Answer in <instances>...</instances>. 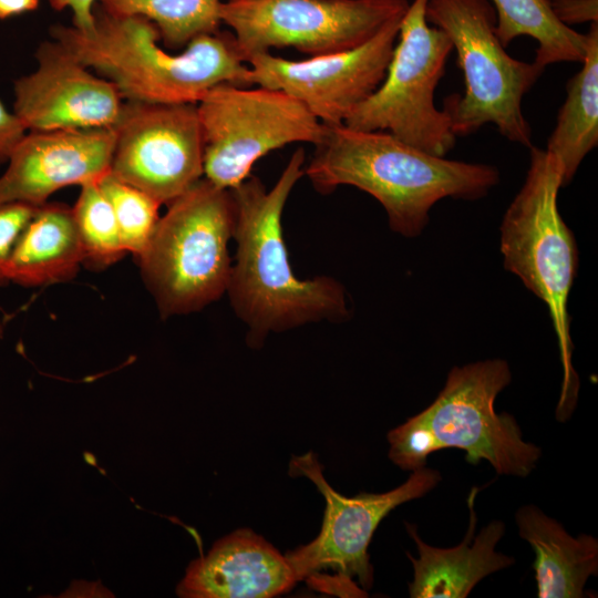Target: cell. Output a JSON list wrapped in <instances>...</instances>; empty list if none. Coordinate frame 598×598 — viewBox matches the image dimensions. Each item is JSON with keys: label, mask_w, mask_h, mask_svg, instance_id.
<instances>
[{"label": "cell", "mask_w": 598, "mask_h": 598, "mask_svg": "<svg viewBox=\"0 0 598 598\" xmlns=\"http://www.w3.org/2000/svg\"><path fill=\"white\" fill-rule=\"evenodd\" d=\"M496 13V35L506 48L520 35L537 41L535 62L545 68L557 62H581L587 34L561 23L549 0H491Z\"/></svg>", "instance_id": "cell-21"}, {"label": "cell", "mask_w": 598, "mask_h": 598, "mask_svg": "<svg viewBox=\"0 0 598 598\" xmlns=\"http://www.w3.org/2000/svg\"><path fill=\"white\" fill-rule=\"evenodd\" d=\"M582 66L567 83L546 151L560 164L561 187L574 178L586 155L598 144V23L590 24Z\"/></svg>", "instance_id": "cell-20"}, {"label": "cell", "mask_w": 598, "mask_h": 598, "mask_svg": "<svg viewBox=\"0 0 598 598\" xmlns=\"http://www.w3.org/2000/svg\"><path fill=\"white\" fill-rule=\"evenodd\" d=\"M297 578L285 555L248 528L217 540L190 563L177 595L184 598H269L289 591Z\"/></svg>", "instance_id": "cell-16"}, {"label": "cell", "mask_w": 598, "mask_h": 598, "mask_svg": "<svg viewBox=\"0 0 598 598\" xmlns=\"http://www.w3.org/2000/svg\"><path fill=\"white\" fill-rule=\"evenodd\" d=\"M303 173L323 194L340 185L370 194L383 206L390 228L408 238L423 231L439 200L480 199L499 182L492 165L446 159L388 132L344 124L327 125Z\"/></svg>", "instance_id": "cell-2"}, {"label": "cell", "mask_w": 598, "mask_h": 598, "mask_svg": "<svg viewBox=\"0 0 598 598\" xmlns=\"http://www.w3.org/2000/svg\"><path fill=\"white\" fill-rule=\"evenodd\" d=\"M425 17L448 35L464 74V94L448 96L443 109L453 133L466 136L489 123L511 142L530 147L522 101L544 68L506 53L488 0H427Z\"/></svg>", "instance_id": "cell-6"}, {"label": "cell", "mask_w": 598, "mask_h": 598, "mask_svg": "<svg viewBox=\"0 0 598 598\" xmlns=\"http://www.w3.org/2000/svg\"><path fill=\"white\" fill-rule=\"evenodd\" d=\"M427 0H413L403 14L385 75L343 124L359 131H383L436 156H445L456 135L444 110L435 106V89L453 50L448 35L429 25Z\"/></svg>", "instance_id": "cell-8"}, {"label": "cell", "mask_w": 598, "mask_h": 598, "mask_svg": "<svg viewBox=\"0 0 598 598\" xmlns=\"http://www.w3.org/2000/svg\"><path fill=\"white\" fill-rule=\"evenodd\" d=\"M138 257L146 286L164 317L185 315L227 290L235 205L230 189L200 178L168 205Z\"/></svg>", "instance_id": "cell-5"}, {"label": "cell", "mask_w": 598, "mask_h": 598, "mask_svg": "<svg viewBox=\"0 0 598 598\" xmlns=\"http://www.w3.org/2000/svg\"><path fill=\"white\" fill-rule=\"evenodd\" d=\"M556 18L565 25L597 22L598 0H549Z\"/></svg>", "instance_id": "cell-27"}, {"label": "cell", "mask_w": 598, "mask_h": 598, "mask_svg": "<svg viewBox=\"0 0 598 598\" xmlns=\"http://www.w3.org/2000/svg\"><path fill=\"white\" fill-rule=\"evenodd\" d=\"M389 458L401 470L415 471L426 465L427 457L442 450L424 412L410 417L388 433Z\"/></svg>", "instance_id": "cell-25"}, {"label": "cell", "mask_w": 598, "mask_h": 598, "mask_svg": "<svg viewBox=\"0 0 598 598\" xmlns=\"http://www.w3.org/2000/svg\"><path fill=\"white\" fill-rule=\"evenodd\" d=\"M97 182L81 186L72 212L82 244L83 264L101 269L118 261L126 250L113 208Z\"/></svg>", "instance_id": "cell-23"}, {"label": "cell", "mask_w": 598, "mask_h": 598, "mask_svg": "<svg viewBox=\"0 0 598 598\" xmlns=\"http://www.w3.org/2000/svg\"><path fill=\"white\" fill-rule=\"evenodd\" d=\"M519 536L535 551L533 568L539 598H582L590 576L598 575V540L569 535L563 525L535 505L515 514Z\"/></svg>", "instance_id": "cell-18"}, {"label": "cell", "mask_w": 598, "mask_h": 598, "mask_svg": "<svg viewBox=\"0 0 598 598\" xmlns=\"http://www.w3.org/2000/svg\"><path fill=\"white\" fill-rule=\"evenodd\" d=\"M51 34L128 102L197 104L220 83L250 85L249 66L231 32L200 34L182 53L171 54L158 47L161 35L153 22L112 14L96 3L91 29L55 25Z\"/></svg>", "instance_id": "cell-3"}, {"label": "cell", "mask_w": 598, "mask_h": 598, "mask_svg": "<svg viewBox=\"0 0 598 598\" xmlns=\"http://www.w3.org/2000/svg\"><path fill=\"white\" fill-rule=\"evenodd\" d=\"M40 206L19 202L0 205V285L8 282L6 271L13 248Z\"/></svg>", "instance_id": "cell-26"}, {"label": "cell", "mask_w": 598, "mask_h": 598, "mask_svg": "<svg viewBox=\"0 0 598 598\" xmlns=\"http://www.w3.org/2000/svg\"><path fill=\"white\" fill-rule=\"evenodd\" d=\"M511 380L508 363L502 359L454 367L423 412L442 448L463 450L471 464L487 461L499 475L526 477L542 450L524 441L515 417L498 414L494 405Z\"/></svg>", "instance_id": "cell-11"}, {"label": "cell", "mask_w": 598, "mask_h": 598, "mask_svg": "<svg viewBox=\"0 0 598 598\" xmlns=\"http://www.w3.org/2000/svg\"><path fill=\"white\" fill-rule=\"evenodd\" d=\"M305 151L297 148L272 188L248 176L230 189L235 205V264L226 292L237 317L248 327L247 343L260 347L270 332L350 317L343 286L328 276L298 278L289 260L282 213L303 175Z\"/></svg>", "instance_id": "cell-1"}, {"label": "cell", "mask_w": 598, "mask_h": 598, "mask_svg": "<svg viewBox=\"0 0 598 598\" xmlns=\"http://www.w3.org/2000/svg\"><path fill=\"white\" fill-rule=\"evenodd\" d=\"M97 183L113 208L126 252L130 251L138 258L158 223L161 204L110 172Z\"/></svg>", "instance_id": "cell-24"}, {"label": "cell", "mask_w": 598, "mask_h": 598, "mask_svg": "<svg viewBox=\"0 0 598 598\" xmlns=\"http://www.w3.org/2000/svg\"><path fill=\"white\" fill-rule=\"evenodd\" d=\"M110 173L168 205L204 175L197 104H123Z\"/></svg>", "instance_id": "cell-12"}, {"label": "cell", "mask_w": 598, "mask_h": 598, "mask_svg": "<svg viewBox=\"0 0 598 598\" xmlns=\"http://www.w3.org/2000/svg\"><path fill=\"white\" fill-rule=\"evenodd\" d=\"M406 0H227L221 23L245 60L270 49L310 56L354 49L409 8ZM247 63V62H246Z\"/></svg>", "instance_id": "cell-10"}, {"label": "cell", "mask_w": 598, "mask_h": 598, "mask_svg": "<svg viewBox=\"0 0 598 598\" xmlns=\"http://www.w3.org/2000/svg\"><path fill=\"white\" fill-rule=\"evenodd\" d=\"M525 182L506 209L501 225V252L506 270L548 308L563 367L556 419L567 421L576 405L579 378L573 367L568 298L577 276L578 248L557 205L561 187L558 159L530 146Z\"/></svg>", "instance_id": "cell-4"}, {"label": "cell", "mask_w": 598, "mask_h": 598, "mask_svg": "<svg viewBox=\"0 0 598 598\" xmlns=\"http://www.w3.org/2000/svg\"><path fill=\"white\" fill-rule=\"evenodd\" d=\"M468 495V530L461 544L452 548H439L424 543L414 524L405 523L414 540L419 557L406 556L413 566V580L409 584L412 598H464L486 576L515 564L511 556L496 551V545L505 534V524L493 520L474 537L476 516L474 496Z\"/></svg>", "instance_id": "cell-17"}, {"label": "cell", "mask_w": 598, "mask_h": 598, "mask_svg": "<svg viewBox=\"0 0 598 598\" xmlns=\"http://www.w3.org/2000/svg\"><path fill=\"white\" fill-rule=\"evenodd\" d=\"M0 334H1V324H0Z\"/></svg>", "instance_id": "cell-31"}, {"label": "cell", "mask_w": 598, "mask_h": 598, "mask_svg": "<svg viewBox=\"0 0 598 598\" xmlns=\"http://www.w3.org/2000/svg\"><path fill=\"white\" fill-rule=\"evenodd\" d=\"M403 16L384 24L363 44L292 61L270 52L247 59L249 83L280 90L302 103L321 123L343 124L351 111L382 82Z\"/></svg>", "instance_id": "cell-13"}, {"label": "cell", "mask_w": 598, "mask_h": 598, "mask_svg": "<svg viewBox=\"0 0 598 598\" xmlns=\"http://www.w3.org/2000/svg\"><path fill=\"white\" fill-rule=\"evenodd\" d=\"M289 474L309 478L324 497L326 509L319 535L285 556L297 580L344 597H364L373 584L368 548L381 520L399 505L427 494L442 478L424 466L389 492L348 497L328 484L312 452L292 456Z\"/></svg>", "instance_id": "cell-7"}, {"label": "cell", "mask_w": 598, "mask_h": 598, "mask_svg": "<svg viewBox=\"0 0 598 598\" xmlns=\"http://www.w3.org/2000/svg\"><path fill=\"white\" fill-rule=\"evenodd\" d=\"M83 250L72 208L41 205L20 235L7 266V280L25 287L72 279Z\"/></svg>", "instance_id": "cell-19"}, {"label": "cell", "mask_w": 598, "mask_h": 598, "mask_svg": "<svg viewBox=\"0 0 598 598\" xmlns=\"http://www.w3.org/2000/svg\"><path fill=\"white\" fill-rule=\"evenodd\" d=\"M55 10L70 9L73 25L80 30H89L94 23V8L99 0H48Z\"/></svg>", "instance_id": "cell-29"}, {"label": "cell", "mask_w": 598, "mask_h": 598, "mask_svg": "<svg viewBox=\"0 0 598 598\" xmlns=\"http://www.w3.org/2000/svg\"><path fill=\"white\" fill-rule=\"evenodd\" d=\"M38 68L14 82V114L31 132L114 127L123 104L110 81L58 42L43 43Z\"/></svg>", "instance_id": "cell-14"}, {"label": "cell", "mask_w": 598, "mask_h": 598, "mask_svg": "<svg viewBox=\"0 0 598 598\" xmlns=\"http://www.w3.org/2000/svg\"><path fill=\"white\" fill-rule=\"evenodd\" d=\"M107 12L140 16L155 24L169 48H182L194 38L214 33L221 24L220 0H99Z\"/></svg>", "instance_id": "cell-22"}, {"label": "cell", "mask_w": 598, "mask_h": 598, "mask_svg": "<svg viewBox=\"0 0 598 598\" xmlns=\"http://www.w3.org/2000/svg\"><path fill=\"white\" fill-rule=\"evenodd\" d=\"M197 112L205 178L224 189L241 184L271 151L291 143L318 145L327 132L298 100L264 86L220 83L200 99Z\"/></svg>", "instance_id": "cell-9"}, {"label": "cell", "mask_w": 598, "mask_h": 598, "mask_svg": "<svg viewBox=\"0 0 598 598\" xmlns=\"http://www.w3.org/2000/svg\"><path fill=\"white\" fill-rule=\"evenodd\" d=\"M113 127L31 132L10 154L0 176V205H43L54 192L97 182L110 172Z\"/></svg>", "instance_id": "cell-15"}, {"label": "cell", "mask_w": 598, "mask_h": 598, "mask_svg": "<svg viewBox=\"0 0 598 598\" xmlns=\"http://www.w3.org/2000/svg\"><path fill=\"white\" fill-rule=\"evenodd\" d=\"M39 0H0V19H8L38 8Z\"/></svg>", "instance_id": "cell-30"}, {"label": "cell", "mask_w": 598, "mask_h": 598, "mask_svg": "<svg viewBox=\"0 0 598 598\" xmlns=\"http://www.w3.org/2000/svg\"><path fill=\"white\" fill-rule=\"evenodd\" d=\"M27 134V128L14 112L0 101V165L7 163L17 144Z\"/></svg>", "instance_id": "cell-28"}]
</instances>
